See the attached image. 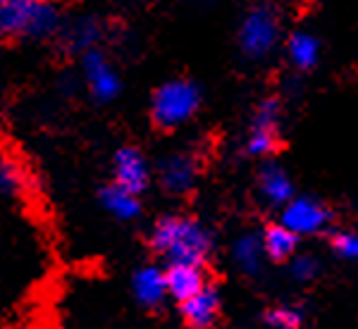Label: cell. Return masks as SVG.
<instances>
[{"instance_id":"cell-1","label":"cell","mask_w":358,"mask_h":329,"mask_svg":"<svg viewBox=\"0 0 358 329\" xmlns=\"http://www.w3.org/2000/svg\"><path fill=\"white\" fill-rule=\"evenodd\" d=\"M151 244L160 256H165L172 265H194L208 258L210 236L199 222L187 217H163L153 229Z\"/></svg>"},{"instance_id":"cell-2","label":"cell","mask_w":358,"mask_h":329,"mask_svg":"<svg viewBox=\"0 0 358 329\" xmlns=\"http://www.w3.org/2000/svg\"><path fill=\"white\" fill-rule=\"evenodd\" d=\"M57 27V10L48 3L5 0L0 3L3 36H45Z\"/></svg>"},{"instance_id":"cell-3","label":"cell","mask_w":358,"mask_h":329,"mask_svg":"<svg viewBox=\"0 0 358 329\" xmlns=\"http://www.w3.org/2000/svg\"><path fill=\"white\" fill-rule=\"evenodd\" d=\"M201 105L199 86L187 79H172L160 86L153 96V119L163 129H175L184 124Z\"/></svg>"},{"instance_id":"cell-4","label":"cell","mask_w":358,"mask_h":329,"mask_svg":"<svg viewBox=\"0 0 358 329\" xmlns=\"http://www.w3.org/2000/svg\"><path fill=\"white\" fill-rule=\"evenodd\" d=\"M280 36L277 15L270 8H253L239 29V43L248 57H263L273 50Z\"/></svg>"},{"instance_id":"cell-5","label":"cell","mask_w":358,"mask_h":329,"mask_svg":"<svg viewBox=\"0 0 358 329\" xmlns=\"http://www.w3.org/2000/svg\"><path fill=\"white\" fill-rule=\"evenodd\" d=\"M330 222V210L313 198H292L282 207L280 224L289 229L294 236L317 234Z\"/></svg>"},{"instance_id":"cell-6","label":"cell","mask_w":358,"mask_h":329,"mask_svg":"<svg viewBox=\"0 0 358 329\" xmlns=\"http://www.w3.org/2000/svg\"><path fill=\"white\" fill-rule=\"evenodd\" d=\"M115 184L134 196L148 187V163L141 151L127 146L115 153Z\"/></svg>"},{"instance_id":"cell-7","label":"cell","mask_w":358,"mask_h":329,"mask_svg":"<svg viewBox=\"0 0 358 329\" xmlns=\"http://www.w3.org/2000/svg\"><path fill=\"white\" fill-rule=\"evenodd\" d=\"M84 69H86V79H89L91 94L98 101H113L120 94V77L117 72L110 67V62L106 60L98 50H89L84 55Z\"/></svg>"},{"instance_id":"cell-8","label":"cell","mask_w":358,"mask_h":329,"mask_svg":"<svg viewBox=\"0 0 358 329\" xmlns=\"http://www.w3.org/2000/svg\"><path fill=\"white\" fill-rule=\"evenodd\" d=\"M217 310H220V296L213 286L201 288L196 296L182 303V315L189 327L194 329H208L215 322Z\"/></svg>"},{"instance_id":"cell-9","label":"cell","mask_w":358,"mask_h":329,"mask_svg":"<svg viewBox=\"0 0 358 329\" xmlns=\"http://www.w3.org/2000/svg\"><path fill=\"white\" fill-rule=\"evenodd\" d=\"M196 179V163L192 155H170V158L163 160L160 165V182L170 193H184L194 187Z\"/></svg>"},{"instance_id":"cell-10","label":"cell","mask_w":358,"mask_h":329,"mask_svg":"<svg viewBox=\"0 0 358 329\" xmlns=\"http://www.w3.org/2000/svg\"><path fill=\"white\" fill-rule=\"evenodd\" d=\"M165 286L172 298L184 303L196 296L201 288H206L203 272H201V268H194V265H170V270L165 272Z\"/></svg>"},{"instance_id":"cell-11","label":"cell","mask_w":358,"mask_h":329,"mask_svg":"<svg viewBox=\"0 0 358 329\" xmlns=\"http://www.w3.org/2000/svg\"><path fill=\"white\" fill-rule=\"evenodd\" d=\"M261 193L270 205H287L294 198V184L280 165L268 163L261 170Z\"/></svg>"},{"instance_id":"cell-12","label":"cell","mask_w":358,"mask_h":329,"mask_svg":"<svg viewBox=\"0 0 358 329\" xmlns=\"http://www.w3.org/2000/svg\"><path fill=\"white\" fill-rule=\"evenodd\" d=\"M131 286H134V293L138 298V303L141 305H148V308H153V305H160L163 303V298L167 296V286H165V272L158 268H141L138 272L134 275V279H131Z\"/></svg>"},{"instance_id":"cell-13","label":"cell","mask_w":358,"mask_h":329,"mask_svg":"<svg viewBox=\"0 0 358 329\" xmlns=\"http://www.w3.org/2000/svg\"><path fill=\"white\" fill-rule=\"evenodd\" d=\"M101 203H103V207H106L108 212H113V215L120 217V219H131V217H136L138 212H141L138 196L124 191V189H120L117 184L103 189V191H101Z\"/></svg>"},{"instance_id":"cell-14","label":"cell","mask_w":358,"mask_h":329,"mask_svg":"<svg viewBox=\"0 0 358 329\" xmlns=\"http://www.w3.org/2000/svg\"><path fill=\"white\" fill-rule=\"evenodd\" d=\"M263 253H268L273 261H287L289 256H294L299 244V236H294L289 229H285L282 224H273V227L265 229L263 239Z\"/></svg>"},{"instance_id":"cell-15","label":"cell","mask_w":358,"mask_h":329,"mask_svg":"<svg viewBox=\"0 0 358 329\" xmlns=\"http://www.w3.org/2000/svg\"><path fill=\"white\" fill-rule=\"evenodd\" d=\"M287 50H289V60L294 65L301 69H310L317 62V57H320V41H317L313 34L299 31L289 38Z\"/></svg>"},{"instance_id":"cell-16","label":"cell","mask_w":358,"mask_h":329,"mask_svg":"<svg viewBox=\"0 0 358 329\" xmlns=\"http://www.w3.org/2000/svg\"><path fill=\"white\" fill-rule=\"evenodd\" d=\"M261 258H263V244L256 234H246L241 236L234 244V261L244 272L253 275L261 268Z\"/></svg>"},{"instance_id":"cell-17","label":"cell","mask_w":358,"mask_h":329,"mask_svg":"<svg viewBox=\"0 0 358 329\" xmlns=\"http://www.w3.org/2000/svg\"><path fill=\"white\" fill-rule=\"evenodd\" d=\"M72 45L74 48H79V50H94V43L98 41V36H101V31H98V24L94 20H82V22H77L72 29Z\"/></svg>"},{"instance_id":"cell-18","label":"cell","mask_w":358,"mask_h":329,"mask_svg":"<svg viewBox=\"0 0 358 329\" xmlns=\"http://www.w3.org/2000/svg\"><path fill=\"white\" fill-rule=\"evenodd\" d=\"M265 322H268L270 329H299L301 327V313L296 308H289V305H282V308L270 310L265 315Z\"/></svg>"},{"instance_id":"cell-19","label":"cell","mask_w":358,"mask_h":329,"mask_svg":"<svg viewBox=\"0 0 358 329\" xmlns=\"http://www.w3.org/2000/svg\"><path fill=\"white\" fill-rule=\"evenodd\" d=\"M277 122H280V103L275 98H268V101L261 103L256 112V122H253V129H263V131H275Z\"/></svg>"},{"instance_id":"cell-20","label":"cell","mask_w":358,"mask_h":329,"mask_svg":"<svg viewBox=\"0 0 358 329\" xmlns=\"http://www.w3.org/2000/svg\"><path fill=\"white\" fill-rule=\"evenodd\" d=\"M277 148V138L275 131H263V129H253L251 138H248V153L251 155H268Z\"/></svg>"},{"instance_id":"cell-21","label":"cell","mask_w":358,"mask_h":329,"mask_svg":"<svg viewBox=\"0 0 358 329\" xmlns=\"http://www.w3.org/2000/svg\"><path fill=\"white\" fill-rule=\"evenodd\" d=\"M332 244H334V251L342 258H346V261H358V234H351V232L337 234Z\"/></svg>"},{"instance_id":"cell-22","label":"cell","mask_w":358,"mask_h":329,"mask_svg":"<svg viewBox=\"0 0 358 329\" xmlns=\"http://www.w3.org/2000/svg\"><path fill=\"white\" fill-rule=\"evenodd\" d=\"M317 261L315 258H310V256H301V258H296L292 265V275L296 277L299 282H310V279H315V275H317Z\"/></svg>"},{"instance_id":"cell-23","label":"cell","mask_w":358,"mask_h":329,"mask_svg":"<svg viewBox=\"0 0 358 329\" xmlns=\"http://www.w3.org/2000/svg\"><path fill=\"white\" fill-rule=\"evenodd\" d=\"M20 189V172L15 165L0 160V193H15Z\"/></svg>"}]
</instances>
